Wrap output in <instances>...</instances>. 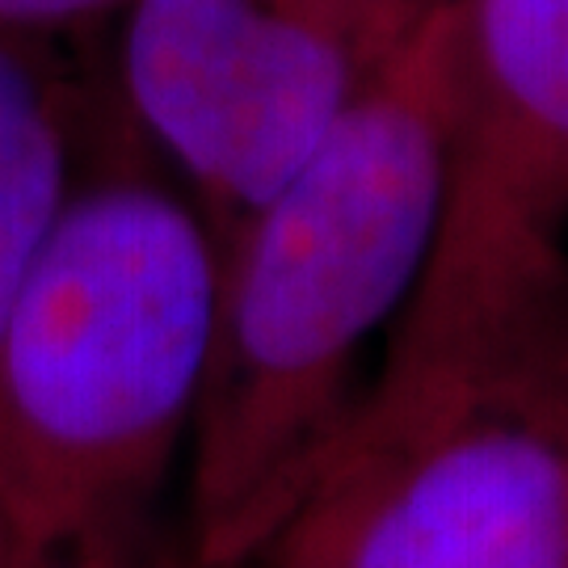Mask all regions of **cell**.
<instances>
[{
  "mask_svg": "<svg viewBox=\"0 0 568 568\" xmlns=\"http://www.w3.org/2000/svg\"><path fill=\"white\" fill-rule=\"evenodd\" d=\"M464 9L429 13L304 173L220 248L182 480L194 568H257L363 400L371 349L426 278L459 119Z\"/></svg>",
  "mask_w": 568,
  "mask_h": 568,
  "instance_id": "1",
  "label": "cell"
},
{
  "mask_svg": "<svg viewBox=\"0 0 568 568\" xmlns=\"http://www.w3.org/2000/svg\"><path fill=\"white\" fill-rule=\"evenodd\" d=\"M220 248L135 173L77 185L26 274L0 384V568H143L203 405Z\"/></svg>",
  "mask_w": 568,
  "mask_h": 568,
  "instance_id": "2",
  "label": "cell"
},
{
  "mask_svg": "<svg viewBox=\"0 0 568 568\" xmlns=\"http://www.w3.org/2000/svg\"><path fill=\"white\" fill-rule=\"evenodd\" d=\"M417 0H131L119 77L224 248L405 55Z\"/></svg>",
  "mask_w": 568,
  "mask_h": 568,
  "instance_id": "4",
  "label": "cell"
},
{
  "mask_svg": "<svg viewBox=\"0 0 568 568\" xmlns=\"http://www.w3.org/2000/svg\"><path fill=\"white\" fill-rule=\"evenodd\" d=\"M568 278V0H471L438 241L379 358L506 328Z\"/></svg>",
  "mask_w": 568,
  "mask_h": 568,
  "instance_id": "5",
  "label": "cell"
},
{
  "mask_svg": "<svg viewBox=\"0 0 568 568\" xmlns=\"http://www.w3.org/2000/svg\"><path fill=\"white\" fill-rule=\"evenodd\" d=\"M257 568H568V278L485 342L375 366Z\"/></svg>",
  "mask_w": 568,
  "mask_h": 568,
  "instance_id": "3",
  "label": "cell"
},
{
  "mask_svg": "<svg viewBox=\"0 0 568 568\" xmlns=\"http://www.w3.org/2000/svg\"><path fill=\"white\" fill-rule=\"evenodd\" d=\"M148 568H194V565H190L185 551H173V556H164V560H156V565H148Z\"/></svg>",
  "mask_w": 568,
  "mask_h": 568,
  "instance_id": "8",
  "label": "cell"
},
{
  "mask_svg": "<svg viewBox=\"0 0 568 568\" xmlns=\"http://www.w3.org/2000/svg\"><path fill=\"white\" fill-rule=\"evenodd\" d=\"M77 190L68 102L39 42L0 34V384L26 274Z\"/></svg>",
  "mask_w": 568,
  "mask_h": 568,
  "instance_id": "6",
  "label": "cell"
},
{
  "mask_svg": "<svg viewBox=\"0 0 568 568\" xmlns=\"http://www.w3.org/2000/svg\"><path fill=\"white\" fill-rule=\"evenodd\" d=\"M422 9H455V4H471V0H417Z\"/></svg>",
  "mask_w": 568,
  "mask_h": 568,
  "instance_id": "9",
  "label": "cell"
},
{
  "mask_svg": "<svg viewBox=\"0 0 568 568\" xmlns=\"http://www.w3.org/2000/svg\"><path fill=\"white\" fill-rule=\"evenodd\" d=\"M131 0H0V34L13 39H42L63 26H81L110 13V9H126Z\"/></svg>",
  "mask_w": 568,
  "mask_h": 568,
  "instance_id": "7",
  "label": "cell"
}]
</instances>
